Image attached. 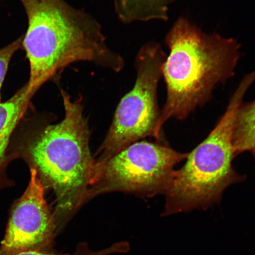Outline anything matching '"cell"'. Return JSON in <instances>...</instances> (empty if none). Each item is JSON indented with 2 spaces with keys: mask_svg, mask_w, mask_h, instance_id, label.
<instances>
[{
  "mask_svg": "<svg viewBox=\"0 0 255 255\" xmlns=\"http://www.w3.org/2000/svg\"><path fill=\"white\" fill-rule=\"evenodd\" d=\"M60 93L65 113L61 122L51 124L52 114L37 113L32 105L16 127L9 146L14 160L23 159L36 172L44 189L55 194L57 234L87 203L95 167L82 96L72 101L68 92L61 89Z\"/></svg>",
  "mask_w": 255,
  "mask_h": 255,
  "instance_id": "6da1fadb",
  "label": "cell"
},
{
  "mask_svg": "<svg viewBox=\"0 0 255 255\" xmlns=\"http://www.w3.org/2000/svg\"><path fill=\"white\" fill-rule=\"evenodd\" d=\"M27 17L22 49L29 63L27 82L36 94L46 82L58 83L67 67L89 62L116 73L125 60L111 49L93 15L66 0H20Z\"/></svg>",
  "mask_w": 255,
  "mask_h": 255,
  "instance_id": "7a4b0ae2",
  "label": "cell"
},
{
  "mask_svg": "<svg viewBox=\"0 0 255 255\" xmlns=\"http://www.w3.org/2000/svg\"><path fill=\"white\" fill-rule=\"evenodd\" d=\"M170 50L162 66L167 100L158 123L186 119L197 107L211 100L216 86L234 77L241 57L234 38L205 33L189 19L178 18L165 38Z\"/></svg>",
  "mask_w": 255,
  "mask_h": 255,
  "instance_id": "3957f363",
  "label": "cell"
},
{
  "mask_svg": "<svg viewBox=\"0 0 255 255\" xmlns=\"http://www.w3.org/2000/svg\"><path fill=\"white\" fill-rule=\"evenodd\" d=\"M255 81V71L244 76L215 128L188 154L186 163L176 171L165 194L162 216L209 209L220 202L228 187L245 179L232 167L237 156L233 145V132L239 108Z\"/></svg>",
  "mask_w": 255,
  "mask_h": 255,
  "instance_id": "277c9868",
  "label": "cell"
},
{
  "mask_svg": "<svg viewBox=\"0 0 255 255\" xmlns=\"http://www.w3.org/2000/svg\"><path fill=\"white\" fill-rule=\"evenodd\" d=\"M166 57L161 44L155 41L145 43L138 51L134 86L118 105L113 124L95 155L96 166L146 137L160 139L157 133L161 116L157 92Z\"/></svg>",
  "mask_w": 255,
  "mask_h": 255,
  "instance_id": "5b68a950",
  "label": "cell"
},
{
  "mask_svg": "<svg viewBox=\"0 0 255 255\" xmlns=\"http://www.w3.org/2000/svg\"><path fill=\"white\" fill-rule=\"evenodd\" d=\"M187 155L160 143H133L103 164L95 165L86 202L116 191L142 198L165 195L173 183L175 165Z\"/></svg>",
  "mask_w": 255,
  "mask_h": 255,
  "instance_id": "8992f818",
  "label": "cell"
},
{
  "mask_svg": "<svg viewBox=\"0 0 255 255\" xmlns=\"http://www.w3.org/2000/svg\"><path fill=\"white\" fill-rule=\"evenodd\" d=\"M26 189L12 204L0 255L27 251H53L57 228L53 212L45 198V189L36 172L30 170Z\"/></svg>",
  "mask_w": 255,
  "mask_h": 255,
  "instance_id": "52a82bcc",
  "label": "cell"
},
{
  "mask_svg": "<svg viewBox=\"0 0 255 255\" xmlns=\"http://www.w3.org/2000/svg\"><path fill=\"white\" fill-rule=\"evenodd\" d=\"M34 95L26 83L7 101L0 103V190L15 185L7 174L8 165L14 160L9 154V143L16 127L32 106Z\"/></svg>",
  "mask_w": 255,
  "mask_h": 255,
  "instance_id": "ba28073f",
  "label": "cell"
},
{
  "mask_svg": "<svg viewBox=\"0 0 255 255\" xmlns=\"http://www.w3.org/2000/svg\"><path fill=\"white\" fill-rule=\"evenodd\" d=\"M174 0H113L115 12L122 23L153 20L167 21Z\"/></svg>",
  "mask_w": 255,
  "mask_h": 255,
  "instance_id": "9c48e42d",
  "label": "cell"
},
{
  "mask_svg": "<svg viewBox=\"0 0 255 255\" xmlns=\"http://www.w3.org/2000/svg\"><path fill=\"white\" fill-rule=\"evenodd\" d=\"M233 145L236 155L250 152L255 159V100L242 103L236 115Z\"/></svg>",
  "mask_w": 255,
  "mask_h": 255,
  "instance_id": "30bf717a",
  "label": "cell"
},
{
  "mask_svg": "<svg viewBox=\"0 0 255 255\" xmlns=\"http://www.w3.org/2000/svg\"><path fill=\"white\" fill-rule=\"evenodd\" d=\"M125 247L122 242H117L111 247L100 251H94L89 248L85 243L79 244L72 254H58L53 251H27L15 255H110L114 254H124Z\"/></svg>",
  "mask_w": 255,
  "mask_h": 255,
  "instance_id": "8fae6325",
  "label": "cell"
},
{
  "mask_svg": "<svg viewBox=\"0 0 255 255\" xmlns=\"http://www.w3.org/2000/svg\"><path fill=\"white\" fill-rule=\"evenodd\" d=\"M23 36L18 38L13 42L0 49V103H1V91L6 75L8 69L9 63L14 54L18 50L22 49Z\"/></svg>",
  "mask_w": 255,
  "mask_h": 255,
  "instance_id": "7c38bea8",
  "label": "cell"
}]
</instances>
